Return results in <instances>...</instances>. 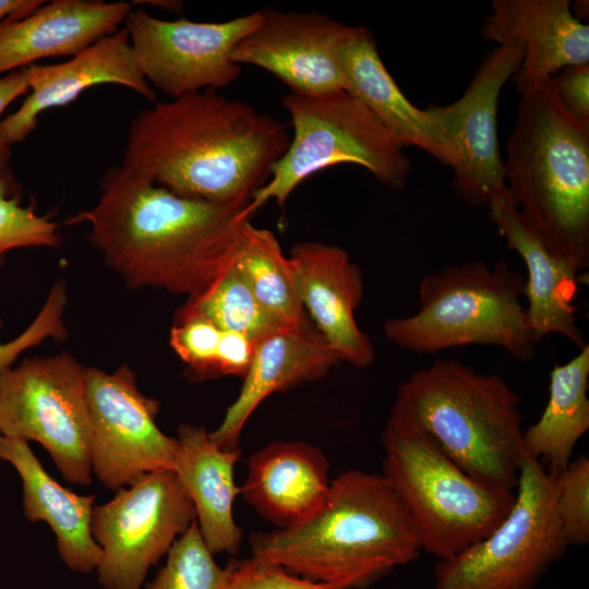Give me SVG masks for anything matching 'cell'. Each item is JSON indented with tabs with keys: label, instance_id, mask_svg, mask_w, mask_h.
I'll return each mask as SVG.
<instances>
[{
	"label": "cell",
	"instance_id": "23",
	"mask_svg": "<svg viewBox=\"0 0 589 589\" xmlns=\"http://www.w3.org/2000/svg\"><path fill=\"white\" fill-rule=\"evenodd\" d=\"M328 470L329 461L316 446L273 442L250 457L240 493L276 529L296 527L323 503L332 480Z\"/></svg>",
	"mask_w": 589,
	"mask_h": 589
},
{
	"label": "cell",
	"instance_id": "3",
	"mask_svg": "<svg viewBox=\"0 0 589 589\" xmlns=\"http://www.w3.org/2000/svg\"><path fill=\"white\" fill-rule=\"evenodd\" d=\"M421 551L413 519L386 479L358 469L332 479L306 520L251 541V556L341 589L368 588Z\"/></svg>",
	"mask_w": 589,
	"mask_h": 589
},
{
	"label": "cell",
	"instance_id": "29",
	"mask_svg": "<svg viewBox=\"0 0 589 589\" xmlns=\"http://www.w3.org/2000/svg\"><path fill=\"white\" fill-rule=\"evenodd\" d=\"M213 556L193 521L173 542L166 564L145 589H229L232 562L220 567Z\"/></svg>",
	"mask_w": 589,
	"mask_h": 589
},
{
	"label": "cell",
	"instance_id": "11",
	"mask_svg": "<svg viewBox=\"0 0 589 589\" xmlns=\"http://www.w3.org/2000/svg\"><path fill=\"white\" fill-rule=\"evenodd\" d=\"M192 501L173 470L145 473L94 506L91 530L101 550L104 589H142L149 568L195 521Z\"/></svg>",
	"mask_w": 589,
	"mask_h": 589
},
{
	"label": "cell",
	"instance_id": "38",
	"mask_svg": "<svg viewBox=\"0 0 589 589\" xmlns=\"http://www.w3.org/2000/svg\"><path fill=\"white\" fill-rule=\"evenodd\" d=\"M44 2L38 0H0V22L7 19L24 17Z\"/></svg>",
	"mask_w": 589,
	"mask_h": 589
},
{
	"label": "cell",
	"instance_id": "9",
	"mask_svg": "<svg viewBox=\"0 0 589 589\" xmlns=\"http://www.w3.org/2000/svg\"><path fill=\"white\" fill-rule=\"evenodd\" d=\"M567 548L554 474L524 453L512 508L486 537L438 562L435 589H532Z\"/></svg>",
	"mask_w": 589,
	"mask_h": 589
},
{
	"label": "cell",
	"instance_id": "1",
	"mask_svg": "<svg viewBox=\"0 0 589 589\" xmlns=\"http://www.w3.org/2000/svg\"><path fill=\"white\" fill-rule=\"evenodd\" d=\"M100 187L95 206L67 224H88V241L129 288L190 297L229 262L245 206L181 196L122 165Z\"/></svg>",
	"mask_w": 589,
	"mask_h": 589
},
{
	"label": "cell",
	"instance_id": "6",
	"mask_svg": "<svg viewBox=\"0 0 589 589\" xmlns=\"http://www.w3.org/2000/svg\"><path fill=\"white\" fill-rule=\"evenodd\" d=\"M525 290L526 278L505 260L493 266L483 261L445 266L421 279L419 310L387 320L384 333L393 344L416 353L491 345L528 361L538 341L520 303Z\"/></svg>",
	"mask_w": 589,
	"mask_h": 589
},
{
	"label": "cell",
	"instance_id": "37",
	"mask_svg": "<svg viewBox=\"0 0 589 589\" xmlns=\"http://www.w3.org/2000/svg\"><path fill=\"white\" fill-rule=\"evenodd\" d=\"M28 91L23 69L14 70L0 77V116L17 97ZM12 146L0 137V171L9 170Z\"/></svg>",
	"mask_w": 589,
	"mask_h": 589
},
{
	"label": "cell",
	"instance_id": "7",
	"mask_svg": "<svg viewBox=\"0 0 589 589\" xmlns=\"http://www.w3.org/2000/svg\"><path fill=\"white\" fill-rule=\"evenodd\" d=\"M383 472L417 527L422 550L448 560L486 537L507 515L515 491L483 483L421 429L387 421Z\"/></svg>",
	"mask_w": 589,
	"mask_h": 589
},
{
	"label": "cell",
	"instance_id": "31",
	"mask_svg": "<svg viewBox=\"0 0 589 589\" xmlns=\"http://www.w3.org/2000/svg\"><path fill=\"white\" fill-rule=\"evenodd\" d=\"M553 474L564 539L568 546L586 544L589 541V459L581 454Z\"/></svg>",
	"mask_w": 589,
	"mask_h": 589
},
{
	"label": "cell",
	"instance_id": "26",
	"mask_svg": "<svg viewBox=\"0 0 589 589\" xmlns=\"http://www.w3.org/2000/svg\"><path fill=\"white\" fill-rule=\"evenodd\" d=\"M589 345L550 373L549 399L539 420L524 431V453L558 472L589 429Z\"/></svg>",
	"mask_w": 589,
	"mask_h": 589
},
{
	"label": "cell",
	"instance_id": "4",
	"mask_svg": "<svg viewBox=\"0 0 589 589\" xmlns=\"http://www.w3.org/2000/svg\"><path fill=\"white\" fill-rule=\"evenodd\" d=\"M503 167L514 204L548 251L587 269L589 122L562 106L552 81L520 96Z\"/></svg>",
	"mask_w": 589,
	"mask_h": 589
},
{
	"label": "cell",
	"instance_id": "36",
	"mask_svg": "<svg viewBox=\"0 0 589 589\" xmlns=\"http://www.w3.org/2000/svg\"><path fill=\"white\" fill-rule=\"evenodd\" d=\"M256 341L230 330H223L216 359V377L235 375L241 378L247 374Z\"/></svg>",
	"mask_w": 589,
	"mask_h": 589
},
{
	"label": "cell",
	"instance_id": "2",
	"mask_svg": "<svg viewBox=\"0 0 589 589\" xmlns=\"http://www.w3.org/2000/svg\"><path fill=\"white\" fill-rule=\"evenodd\" d=\"M289 142L274 117L205 89L137 112L122 166L181 196L247 206Z\"/></svg>",
	"mask_w": 589,
	"mask_h": 589
},
{
	"label": "cell",
	"instance_id": "17",
	"mask_svg": "<svg viewBox=\"0 0 589 589\" xmlns=\"http://www.w3.org/2000/svg\"><path fill=\"white\" fill-rule=\"evenodd\" d=\"M288 259L300 302L314 327L342 361L358 369L371 365L374 346L354 317L364 284L349 253L337 245L304 241L290 249Z\"/></svg>",
	"mask_w": 589,
	"mask_h": 589
},
{
	"label": "cell",
	"instance_id": "19",
	"mask_svg": "<svg viewBox=\"0 0 589 589\" xmlns=\"http://www.w3.org/2000/svg\"><path fill=\"white\" fill-rule=\"evenodd\" d=\"M341 362L311 321L267 334L256 341L240 392L209 437L225 450H240L241 432L267 396L318 380Z\"/></svg>",
	"mask_w": 589,
	"mask_h": 589
},
{
	"label": "cell",
	"instance_id": "20",
	"mask_svg": "<svg viewBox=\"0 0 589 589\" xmlns=\"http://www.w3.org/2000/svg\"><path fill=\"white\" fill-rule=\"evenodd\" d=\"M130 2L45 1L28 15L0 22V74L57 56H75L116 33Z\"/></svg>",
	"mask_w": 589,
	"mask_h": 589
},
{
	"label": "cell",
	"instance_id": "24",
	"mask_svg": "<svg viewBox=\"0 0 589 589\" xmlns=\"http://www.w3.org/2000/svg\"><path fill=\"white\" fill-rule=\"evenodd\" d=\"M0 459L11 464L22 480L25 517L50 527L63 563L77 573L96 569L101 550L91 530L95 495H80L62 486L24 440L0 434Z\"/></svg>",
	"mask_w": 589,
	"mask_h": 589
},
{
	"label": "cell",
	"instance_id": "18",
	"mask_svg": "<svg viewBox=\"0 0 589 589\" xmlns=\"http://www.w3.org/2000/svg\"><path fill=\"white\" fill-rule=\"evenodd\" d=\"M568 0H493L481 27L484 39L519 43L524 57L510 79L522 96L561 70L589 63V26L572 13Z\"/></svg>",
	"mask_w": 589,
	"mask_h": 589
},
{
	"label": "cell",
	"instance_id": "34",
	"mask_svg": "<svg viewBox=\"0 0 589 589\" xmlns=\"http://www.w3.org/2000/svg\"><path fill=\"white\" fill-rule=\"evenodd\" d=\"M231 562L233 570L229 589H341L302 578L253 556Z\"/></svg>",
	"mask_w": 589,
	"mask_h": 589
},
{
	"label": "cell",
	"instance_id": "32",
	"mask_svg": "<svg viewBox=\"0 0 589 589\" xmlns=\"http://www.w3.org/2000/svg\"><path fill=\"white\" fill-rule=\"evenodd\" d=\"M223 329L207 318L195 315H177L170 328L172 350L185 363L190 380L216 377V359Z\"/></svg>",
	"mask_w": 589,
	"mask_h": 589
},
{
	"label": "cell",
	"instance_id": "33",
	"mask_svg": "<svg viewBox=\"0 0 589 589\" xmlns=\"http://www.w3.org/2000/svg\"><path fill=\"white\" fill-rule=\"evenodd\" d=\"M68 302L65 285L58 280L29 326L13 340L0 344V374L12 368L21 353L52 338L63 341L68 337L63 314ZM2 318L0 316V327Z\"/></svg>",
	"mask_w": 589,
	"mask_h": 589
},
{
	"label": "cell",
	"instance_id": "14",
	"mask_svg": "<svg viewBox=\"0 0 589 589\" xmlns=\"http://www.w3.org/2000/svg\"><path fill=\"white\" fill-rule=\"evenodd\" d=\"M522 57L519 43L500 45L483 58L459 99L424 109L454 153V191L471 206L513 201L498 146L497 106L503 86L519 70Z\"/></svg>",
	"mask_w": 589,
	"mask_h": 589
},
{
	"label": "cell",
	"instance_id": "16",
	"mask_svg": "<svg viewBox=\"0 0 589 589\" xmlns=\"http://www.w3.org/2000/svg\"><path fill=\"white\" fill-rule=\"evenodd\" d=\"M29 94L20 108L0 121V137L10 146L27 137L45 110L74 101L85 89L100 84H118L149 101L155 89L145 80L123 26L69 60L56 64L22 68Z\"/></svg>",
	"mask_w": 589,
	"mask_h": 589
},
{
	"label": "cell",
	"instance_id": "10",
	"mask_svg": "<svg viewBox=\"0 0 589 589\" xmlns=\"http://www.w3.org/2000/svg\"><path fill=\"white\" fill-rule=\"evenodd\" d=\"M85 369L62 352L25 358L0 374V434L39 443L79 485L93 481Z\"/></svg>",
	"mask_w": 589,
	"mask_h": 589
},
{
	"label": "cell",
	"instance_id": "35",
	"mask_svg": "<svg viewBox=\"0 0 589 589\" xmlns=\"http://www.w3.org/2000/svg\"><path fill=\"white\" fill-rule=\"evenodd\" d=\"M551 81L562 106L576 119L589 122V63L567 67Z\"/></svg>",
	"mask_w": 589,
	"mask_h": 589
},
{
	"label": "cell",
	"instance_id": "28",
	"mask_svg": "<svg viewBox=\"0 0 589 589\" xmlns=\"http://www.w3.org/2000/svg\"><path fill=\"white\" fill-rule=\"evenodd\" d=\"M203 316L223 330L238 332L257 341L284 326L255 297L231 256L221 272L190 296L177 315Z\"/></svg>",
	"mask_w": 589,
	"mask_h": 589
},
{
	"label": "cell",
	"instance_id": "8",
	"mask_svg": "<svg viewBox=\"0 0 589 589\" xmlns=\"http://www.w3.org/2000/svg\"><path fill=\"white\" fill-rule=\"evenodd\" d=\"M281 103L290 116L293 139L243 209L244 219L268 200L283 207L301 182L339 164L359 165L390 189L404 188L411 172L404 147L347 92L323 96L289 93Z\"/></svg>",
	"mask_w": 589,
	"mask_h": 589
},
{
	"label": "cell",
	"instance_id": "22",
	"mask_svg": "<svg viewBox=\"0 0 589 589\" xmlns=\"http://www.w3.org/2000/svg\"><path fill=\"white\" fill-rule=\"evenodd\" d=\"M344 91L359 100L400 146H414L454 166L452 148L428 117L404 95L384 65L372 33L350 26L339 47Z\"/></svg>",
	"mask_w": 589,
	"mask_h": 589
},
{
	"label": "cell",
	"instance_id": "27",
	"mask_svg": "<svg viewBox=\"0 0 589 589\" xmlns=\"http://www.w3.org/2000/svg\"><path fill=\"white\" fill-rule=\"evenodd\" d=\"M231 261L255 297L284 325L303 324L308 317L297 292L288 256L275 235L245 219L239 227Z\"/></svg>",
	"mask_w": 589,
	"mask_h": 589
},
{
	"label": "cell",
	"instance_id": "30",
	"mask_svg": "<svg viewBox=\"0 0 589 589\" xmlns=\"http://www.w3.org/2000/svg\"><path fill=\"white\" fill-rule=\"evenodd\" d=\"M61 243L58 225L49 214L38 215L33 205L21 204V187L11 169L0 171V268L7 254L20 248Z\"/></svg>",
	"mask_w": 589,
	"mask_h": 589
},
{
	"label": "cell",
	"instance_id": "25",
	"mask_svg": "<svg viewBox=\"0 0 589 589\" xmlns=\"http://www.w3.org/2000/svg\"><path fill=\"white\" fill-rule=\"evenodd\" d=\"M175 472L193 503L196 524L208 550L215 555L237 554L243 531L233 517L240 488L235 466L240 450H225L202 426L178 429Z\"/></svg>",
	"mask_w": 589,
	"mask_h": 589
},
{
	"label": "cell",
	"instance_id": "21",
	"mask_svg": "<svg viewBox=\"0 0 589 589\" xmlns=\"http://www.w3.org/2000/svg\"><path fill=\"white\" fill-rule=\"evenodd\" d=\"M488 206L489 218L507 248L517 252L526 264V313L537 341L557 334L580 350L587 342L573 303L578 291L579 272L548 251L513 201L493 200Z\"/></svg>",
	"mask_w": 589,
	"mask_h": 589
},
{
	"label": "cell",
	"instance_id": "13",
	"mask_svg": "<svg viewBox=\"0 0 589 589\" xmlns=\"http://www.w3.org/2000/svg\"><path fill=\"white\" fill-rule=\"evenodd\" d=\"M261 19L262 10L219 23L167 21L135 9L124 27L145 80L177 98L232 84L241 71L232 49Z\"/></svg>",
	"mask_w": 589,
	"mask_h": 589
},
{
	"label": "cell",
	"instance_id": "15",
	"mask_svg": "<svg viewBox=\"0 0 589 589\" xmlns=\"http://www.w3.org/2000/svg\"><path fill=\"white\" fill-rule=\"evenodd\" d=\"M349 28L321 13L262 10L261 22L233 47L231 60L264 69L292 94H333L344 91L338 53Z\"/></svg>",
	"mask_w": 589,
	"mask_h": 589
},
{
	"label": "cell",
	"instance_id": "12",
	"mask_svg": "<svg viewBox=\"0 0 589 589\" xmlns=\"http://www.w3.org/2000/svg\"><path fill=\"white\" fill-rule=\"evenodd\" d=\"M93 474L117 491L139 477L175 470L178 441L156 424L159 402L141 393L136 374L122 364L112 373L85 369Z\"/></svg>",
	"mask_w": 589,
	"mask_h": 589
},
{
	"label": "cell",
	"instance_id": "5",
	"mask_svg": "<svg viewBox=\"0 0 589 589\" xmlns=\"http://www.w3.org/2000/svg\"><path fill=\"white\" fill-rule=\"evenodd\" d=\"M388 420L424 431L472 478L516 491L522 416L519 396L498 374L437 359L400 383Z\"/></svg>",
	"mask_w": 589,
	"mask_h": 589
}]
</instances>
